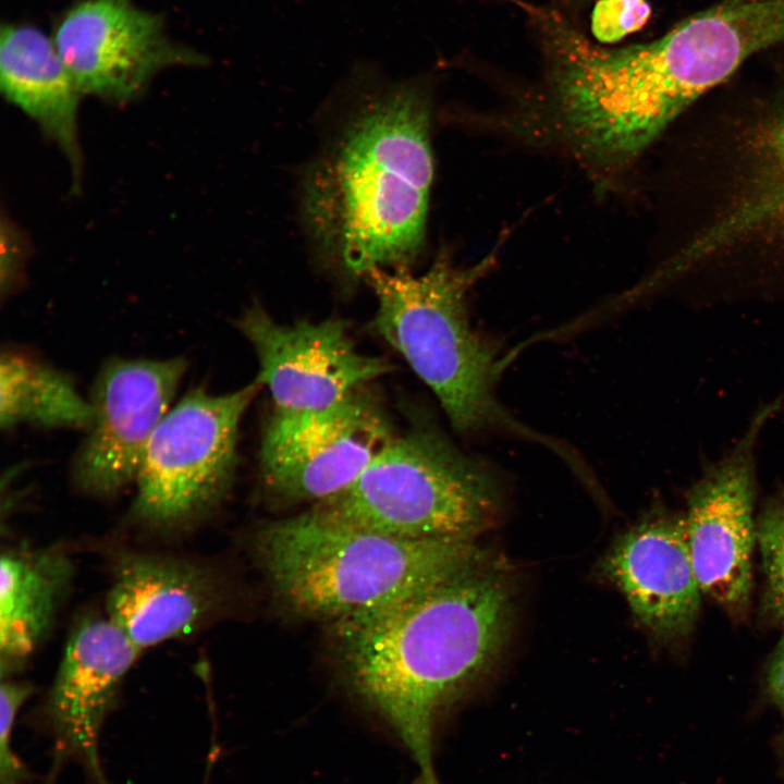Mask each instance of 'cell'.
<instances>
[{"label":"cell","mask_w":784,"mask_h":784,"mask_svg":"<svg viewBox=\"0 0 784 784\" xmlns=\"http://www.w3.org/2000/svg\"><path fill=\"white\" fill-rule=\"evenodd\" d=\"M514 585L492 559L415 597L334 623L352 691L379 714L436 784L442 709L495 662L510 635Z\"/></svg>","instance_id":"obj_1"},{"label":"cell","mask_w":784,"mask_h":784,"mask_svg":"<svg viewBox=\"0 0 784 784\" xmlns=\"http://www.w3.org/2000/svg\"><path fill=\"white\" fill-rule=\"evenodd\" d=\"M429 126L425 91L394 87L365 102L307 174L305 223L347 277L407 268L419 254L433 176Z\"/></svg>","instance_id":"obj_2"},{"label":"cell","mask_w":784,"mask_h":784,"mask_svg":"<svg viewBox=\"0 0 784 784\" xmlns=\"http://www.w3.org/2000/svg\"><path fill=\"white\" fill-rule=\"evenodd\" d=\"M254 551L283 608L334 623L400 603L491 559L474 540L396 538L313 509L260 528Z\"/></svg>","instance_id":"obj_3"},{"label":"cell","mask_w":784,"mask_h":784,"mask_svg":"<svg viewBox=\"0 0 784 784\" xmlns=\"http://www.w3.org/2000/svg\"><path fill=\"white\" fill-rule=\"evenodd\" d=\"M493 262L488 255L457 266L443 249L420 275L407 268L370 270L365 278L377 297L375 326L433 392L457 431L517 437L569 463L572 446L525 425L497 396L505 357L473 328L467 311L468 292Z\"/></svg>","instance_id":"obj_4"},{"label":"cell","mask_w":784,"mask_h":784,"mask_svg":"<svg viewBox=\"0 0 784 784\" xmlns=\"http://www.w3.org/2000/svg\"><path fill=\"white\" fill-rule=\"evenodd\" d=\"M500 473L424 419L343 491L315 504L327 519L409 540H475L503 506Z\"/></svg>","instance_id":"obj_5"},{"label":"cell","mask_w":784,"mask_h":784,"mask_svg":"<svg viewBox=\"0 0 784 784\" xmlns=\"http://www.w3.org/2000/svg\"><path fill=\"white\" fill-rule=\"evenodd\" d=\"M256 382L212 394L188 391L151 434L135 478L133 515L155 527H174L211 511L230 489L240 424Z\"/></svg>","instance_id":"obj_6"},{"label":"cell","mask_w":784,"mask_h":784,"mask_svg":"<svg viewBox=\"0 0 784 784\" xmlns=\"http://www.w3.org/2000/svg\"><path fill=\"white\" fill-rule=\"evenodd\" d=\"M394 437L364 388L322 411L274 412L260 446L264 482L285 500L318 503L353 483Z\"/></svg>","instance_id":"obj_7"},{"label":"cell","mask_w":784,"mask_h":784,"mask_svg":"<svg viewBox=\"0 0 784 784\" xmlns=\"http://www.w3.org/2000/svg\"><path fill=\"white\" fill-rule=\"evenodd\" d=\"M779 405L775 400L761 407L688 492L685 522L701 591L731 614L742 613L750 598L757 450Z\"/></svg>","instance_id":"obj_8"},{"label":"cell","mask_w":784,"mask_h":784,"mask_svg":"<svg viewBox=\"0 0 784 784\" xmlns=\"http://www.w3.org/2000/svg\"><path fill=\"white\" fill-rule=\"evenodd\" d=\"M237 327L256 353V383L268 389L274 412L332 407L392 370L388 360L358 351L341 319L281 323L255 305Z\"/></svg>","instance_id":"obj_9"},{"label":"cell","mask_w":784,"mask_h":784,"mask_svg":"<svg viewBox=\"0 0 784 784\" xmlns=\"http://www.w3.org/2000/svg\"><path fill=\"white\" fill-rule=\"evenodd\" d=\"M53 41L82 96L119 105L138 98L167 68L205 62L173 44L159 16L130 0L81 2L63 17Z\"/></svg>","instance_id":"obj_10"},{"label":"cell","mask_w":784,"mask_h":784,"mask_svg":"<svg viewBox=\"0 0 784 784\" xmlns=\"http://www.w3.org/2000/svg\"><path fill=\"white\" fill-rule=\"evenodd\" d=\"M186 368L182 357L106 362L89 400L93 422L72 465L79 490L112 497L135 481L146 445Z\"/></svg>","instance_id":"obj_11"},{"label":"cell","mask_w":784,"mask_h":784,"mask_svg":"<svg viewBox=\"0 0 784 784\" xmlns=\"http://www.w3.org/2000/svg\"><path fill=\"white\" fill-rule=\"evenodd\" d=\"M142 651L107 617L85 615L72 627L45 709L54 760H74L96 784H109L99 736L120 686Z\"/></svg>","instance_id":"obj_12"},{"label":"cell","mask_w":784,"mask_h":784,"mask_svg":"<svg viewBox=\"0 0 784 784\" xmlns=\"http://www.w3.org/2000/svg\"><path fill=\"white\" fill-rule=\"evenodd\" d=\"M600 571L654 638L676 640L694 628L702 591L685 517L658 514L630 527L611 544Z\"/></svg>","instance_id":"obj_13"},{"label":"cell","mask_w":784,"mask_h":784,"mask_svg":"<svg viewBox=\"0 0 784 784\" xmlns=\"http://www.w3.org/2000/svg\"><path fill=\"white\" fill-rule=\"evenodd\" d=\"M222 592L206 566L128 552L114 564L106 615L143 651L198 628L218 610Z\"/></svg>","instance_id":"obj_14"},{"label":"cell","mask_w":784,"mask_h":784,"mask_svg":"<svg viewBox=\"0 0 784 784\" xmlns=\"http://www.w3.org/2000/svg\"><path fill=\"white\" fill-rule=\"evenodd\" d=\"M0 87L3 96L28 115L65 157L73 189L83 175L78 131L82 94L53 40L25 25H5L0 39Z\"/></svg>","instance_id":"obj_15"},{"label":"cell","mask_w":784,"mask_h":784,"mask_svg":"<svg viewBox=\"0 0 784 784\" xmlns=\"http://www.w3.org/2000/svg\"><path fill=\"white\" fill-rule=\"evenodd\" d=\"M73 577L60 549L15 548L0 560V671L9 677L42 642Z\"/></svg>","instance_id":"obj_16"},{"label":"cell","mask_w":784,"mask_h":784,"mask_svg":"<svg viewBox=\"0 0 784 784\" xmlns=\"http://www.w3.org/2000/svg\"><path fill=\"white\" fill-rule=\"evenodd\" d=\"M94 412L70 376L16 351L0 363V425L88 429Z\"/></svg>","instance_id":"obj_17"},{"label":"cell","mask_w":784,"mask_h":784,"mask_svg":"<svg viewBox=\"0 0 784 784\" xmlns=\"http://www.w3.org/2000/svg\"><path fill=\"white\" fill-rule=\"evenodd\" d=\"M765 577L763 610L784 627V491L772 498L756 524Z\"/></svg>","instance_id":"obj_18"},{"label":"cell","mask_w":784,"mask_h":784,"mask_svg":"<svg viewBox=\"0 0 784 784\" xmlns=\"http://www.w3.org/2000/svg\"><path fill=\"white\" fill-rule=\"evenodd\" d=\"M34 693L25 682L1 678L0 686V784H25L30 773L15 755L12 733L19 710Z\"/></svg>","instance_id":"obj_19"},{"label":"cell","mask_w":784,"mask_h":784,"mask_svg":"<svg viewBox=\"0 0 784 784\" xmlns=\"http://www.w3.org/2000/svg\"><path fill=\"white\" fill-rule=\"evenodd\" d=\"M650 16L647 0H601L592 14L593 35L613 42L640 28Z\"/></svg>","instance_id":"obj_20"},{"label":"cell","mask_w":784,"mask_h":784,"mask_svg":"<svg viewBox=\"0 0 784 784\" xmlns=\"http://www.w3.org/2000/svg\"><path fill=\"white\" fill-rule=\"evenodd\" d=\"M765 682L770 698L784 709V637L769 661Z\"/></svg>","instance_id":"obj_21"},{"label":"cell","mask_w":784,"mask_h":784,"mask_svg":"<svg viewBox=\"0 0 784 784\" xmlns=\"http://www.w3.org/2000/svg\"><path fill=\"white\" fill-rule=\"evenodd\" d=\"M773 149L776 169L784 183V121L781 122L775 133Z\"/></svg>","instance_id":"obj_22"}]
</instances>
